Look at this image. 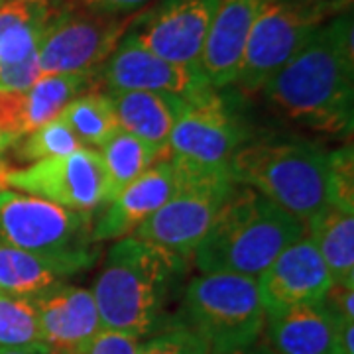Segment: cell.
Instances as JSON below:
<instances>
[{
    "label": "cell",
    "instance_id": "38",
    "mask_svg": "<svg viewBox=\"0 0 354 354\" xmlns=\"http://www.w3.org/2000/svg\"><path fill=\"white\" fill-rule=\"evenodd\" d=\"M0 2H2V0H0Z\"/></svg>",
    "mask_w": 354,
    "mask_h": 354
},
{
    "label": "cell",
    "instance_id": "12",
    "mask_svg": "<svg viewBox=\"0 0 354 354\" xmlns=\"http://www.w3.org/2000/svg\"><path fill=\"white\" fill-rule=\"evenodd\" d=\"M221 0H158L136 14L128 32L171 64L199 67L203 44Z\"/></svg>",
    "mask_w": 354,
    "mask_h": 354
},
{
    "label": "cell",
    "instance_id": "1",
    "mask_svg": "<svg viewBox=\"0 0 354 354\" xmlns=\"http://www.w3.org/2000/svg\"><path fill=\"white\" fill-rule=\"evenodd\" d=\"M266 104L321 134H351L354 116L353 10L337 14L258 91Z\"/></svg>",
    "mask_w": 354,
    "mask_h": 354
},
{
    "label": "cell",
    "instance_id": "28",
    "mask_svg": "<svg viewBox=\"0 0 354 354\" xmlns=\"http://www.w3.org/2000/svg\"><path fill=\"white\" fill-rule=\"evenodd\" d=\"M140 354H209V344L179 317L142 344Z\"/></svg>",
    "mask_w": 354,
    "mask_h": 354
},
{
    "label": "cell",
    "instance_id": "5",
    "mask_svg": "<svg viewBox=\"0 0 354 354\" xmlns=\"http://www.w3.org/2000/svg\"><path fill=\"white\" fill-rule=\"evenodd\" d=\"M185 325L209 344V354L246 348L262 339L266 311L258 281L239 274H201L183 293Z\"/></svg>",
    "mask_w": 354,
    "mask_h": 354
},
{
    "label": "cell",
    "instance_id": "11",
    "mask_svg": "<svg viewBox=\"0 0 354 354\" xmlns=\"http://www.w3.org/2000/svg\"><path fill=\"white\" fill-rule=\"evenodd\" d=\"M4 185L6 189L12 187L18 193L88 215L111 203L101 156L91 148H79L73 153L41 160L20 169L8 167Z\"/></svg>",
    "mask_w": 354,
    "mask_h": 354
},
{
    "label": "cell",
    "instance_id": "7",
    "mask_svg": "<svg viewBox=\"0 0 354 354\" xmlns=\"http://www.w3.org/2000/svg\"><path fill=\"white\" fill-rule=\"evenodd\" d=\"M234 185L236 183L228 174L185 167V179L179 189L132 236L183 258H191L197 244L215 223Z\"/></svg>",
    "mask_w": 354,
    "mask_h": 354
},
{
    "label": "cell",
    "instance_id": "30",
    "mask_svg": "<svg viewBox=\"0 0 354 354\" xmlns=\"http://www.w3.org/2000/svg\"><path fill=\"white\" fill-rule=\"evenodd\" d=\"M142 344H144L142 339L130 337L124 333H116V330L102 329L75 354H140Z\"/></svg>",
    "mask_w": 354,
    "mask_h": 354
},
{
    "label": "cell",
    "instance_id": "15",
    "mask_svg": "<svg viewBox=\"0 0 354 354\" xmlns=\"http://www.w3.org/2000/svg\"><path fill=\"white\" fill-rule=\"evenodd\" d=\"M266 317L327 297L333 279L311 239L290 244L256 278Z\"/></svg>",
    "mask_w": 354,
    "mask_h": 354
},
{
    "label": "cell",
    "instance_id": "19",
    "mask_svg": "<svg viewBox=\"0 0 354 354\" xmlns=\"http://www.w3.org/2000/svg\"><path fill=\"white\" fill-rule=\"evenodd\" d=\"M99 248L75 252H26L0 244V291L18 297H36L65 279L87 272L99 260Z\"/></svg>",
    "mask_w": 354,
    "mask_h": 354
},
{
    "label": "cell",
    "instance_id": "17",
    "mask_svg": "<svg viewBox=\"0 0 354 354\" xmlns=\"http://www.w3.org/2000/svg\"><path fill=\"white\" fill-rule=\"evenodd\" d=\"M39 330L50 354H75L102 330L93 293L71 283H57L34 297Z\"/></svg>",
    "mask_w": 354,
    "mask_h": 354
},
{
    "label": "cell",
    "instance_id": "16",
    "mask_svg": "<svg viewBox=\"0 0 354 354\" xmlns=\"http://www.w3.org/2000/svg\"><path fill=\"white\" fill-rule=\"evenodd\" d=\"M185 179V167L165 156L120 191L93 225V241H120L132 236L150 216L164 207Z\"/></svg>",
    "mask_w": 354,
    "mask_h": 354
},
{
    "label": "cell",
    "instance_id": "9",
    "mask_svg": "<svg viewBox=\"0 0 354 354\" xmlns=\"http://www.w3.org/2000/svg\"><path fill=\"white\" fill-rule=\"evenodd\" d=\"M134 18L55 8L39 41L41 75L99 73Z\"/></svg>",
    "mask_w": 354,
    "mask_h": 354
},
{
    "label": "cell",
    "instance_id": "24",
    "mask_svg": "<svg viewBox=\"0 0 354 354\" xmlns=\"http://www.w3.org/2000/svg\"><path fill=\"white\" fill-rule=\"evenodd\" d=\"M99 156L106 171L109 193L113 201L120 191L128 187L134 179H138L144 171H148L158 160L165 158L167 153L156 150L148 142L118 128L99 148Z\"/></svg>",
    "mask_w": 354,
    "mask_h": 354
},
{
    "label": "cell",
    "instance_id": "20",
    "mask_svg": "<svg viewBox=\"0 0 354 354\" xmlns=\"http://www.w3.org/2000/svg\"><path fill=\"white\" fill-rule=\"evenodd\" d=\"M342 319L325 299L266 317L274 354H339Z\"/></svg>",
    "mask_w": 354,
    "mask_h": 354
},
{
    "label": "cell",
    "instance_id": "23",
    "mask_svg": "<svg viewBox=\"0 0 354 354\" xmlns=\"http://www.w3.org/2000/svg\"><path fill=\"white\" fill-rule=\"evenodd\" d=\"M305 236L317 246L333 283L354 286V213L330 207L305 227Z\"/></svg>",
    "mask_w": 354,
    "mask_h": 354
},
{
    "label": "cell",
    "instance_id": "3",
    "mask_svg": "<svg viewBox=\"0 0 354 354\" xmlns=\"http://www.w3.org/2000/svg\"><path fill=\"white\" fill-rule=\"evenodd\" d=\"M304 236V223L252 187L236 183L191 258L201 274L258 278L290 244Z\"/></svg>",
    "mask_w": 354,
    "mask_h": 354
},
{
    "label": "cell",
    "instance_id": "26",
    "mask_svg": "<svg viewBox=\"0 0 354 354\" xmlns=\"http://www.w3.org/2000/svg\"><path fill=\"white\" fill-rule=\"evenodd\" d=\"M36 346L46 344L34 297H18L0 291V351Z\"/></svg>",
    "mask_w": 354,
    "mask_h": 354
},
{
    "label": "cell",
    "instance_id": "2",
    "mask_svg": "<svg viewBox=\"0 0 354 354\" xmlns=\"http://www.w3.org/2000/svg\"><path fill=\"white\" fill-rule=\"evenodd\" d=\"M187 260L136 236L114 241L91 291L102 329L144 339L164 327L165 307Z\"/></svg>",
    "mask_w": 354,
    "mask_h": 354
},
{
    "label": "cell",
    "instance_id": "10",
    "mask_svg": "<svg viewBox=\"0 0 354 354\" xmlns=\"http://www.w3.org/2000/svg\"><path fill=\"white\" fill-rule=\"evenodd\" d=\"M93 215L18 191H0V244L26 252L62 254L91 248Z\"/></svg>",
    "mask_w": 354,
    "mask_h": 354
},
{
    "label": "cell",
    "instance_id": "21",
    "mask_svg": "<svg viewBox=\"0 0 354 354\" xmlns=\"http://www.w3.org/2000/svg\"><path fill=\"white\" fill-rule=\"evenodd\" d=\"M106 95L118 128L167 153V140L185 106V99L152 91H114Z\"/></svg>",
    "mask_w": 354,
    "mask_h": 354
},
{
    "label": "cell",
    "instance_id": "32",
    "mask_svg": "<svg viewBox=\"0 0 354 354\" xmlns=\"http://www.w3.org/2000/svg\"><path fill=\"white\" fill-rule=\"evenodd\" d=\"M0 354H50L48 346H36V348H10V351H0Z\"/></svg>",
    "mask_w": 354,
    "mask_h": 354
},
{
    "label": "cell",
    "instance_id": "14",
    "mask_svg": "<svg viewBox=\"0 0 354 354\" xmlns=\"http://www.w3.org/2000/svg\"><path fill=\"white\" fill-rule=\"evenodd\" d=\"M101 87L97 73L41 75L28 91L0 88V142L14 146L26 134L55 120L69 102Z\"/></svg>",
    "mask_w": 354,
    "mask_h": 354
},
{
    "label": "cell",
    "instance_id": "6",
    "mask_svg": "<svg viewBox=\"0 0 354 354\" xmlns=\"http://www.w3.org/2000/svg\"><path fill=\"white\" fill-rule=\"evenodd\" d=\"M335 14L325 4L266 0L254 20L234 85L256 95Z\"/></svg>",
    "mask_w": 354,
    "mask_h": 354
},
{
    "label": "cell",
    "instance_id": "33",
    "mask_svg": "<svg viewBox=\"0 0 354 354\" xmlns=\"http://www.w3.org/2000/svg\"><path fill=\"white\" fill-rule=\"evenodd\" d=\"M330 6L335 14H344L353 10V0H330Z\"/></svg>",
    "mask_w": 354,
    "mask_h": 354
},
{
    "label": "cell",
    "instance_id": "34",
    "mask_svg": "<svg viewBox=\"0 0 354 354\" xmlns=\"http://www.w3.org/2000/svg\"><path fill=\"white\" fill-rule=\"evenodd\" d=\"M274 2H295V4H325V6H329L330 12L335 14L333 6H330V0H274ZM335 16H337V14H335Z\"/></svg>",
    "mask_w": 354,
    "mask_h": 354
},
{
    "label": "cell",
    "instance_id": "35",
    "mask_svg": "<svg viewBox=\"0 0 354 354\" xmlns=\"http://www.w3.org/2000/svg\"><path fill=\"white\" fill-rule=\"evenodd\" d=\"M6 171H8V164L0 158V191L6 189V185H4V176H6Z\"/></svg>",
    "mask_w": 354,
    "mask_h": 354
},
{
    "label": "cell",
    "instance_id": "4",
    "mask_svg": "<svg viewBox=\"0 0 354 354\" xmlns=\"http://www.w3.org/2000/svg\"><path fill=\"white\" fill-rule=\"evenodd\" d=\"M228 174L276 203L305 227L333 207V158L321 144L301 138L248 140Z\"/></svg>",
    "mask_w": 354,
    "mask_h": 354
},
{
    "label": "cell",
    "instance_id": "36",
    "mask_svg": "<svg viewBox=\"0 0 354 354\" xmlns=\"http://www.w3.org/2000/svg\"><path fill=\"white\" fill-rule=\"evenodd\" d=\"M4 150H6V148H4V144H2V142H0V153L4 152Z\"/></svg>",
    "mask_w": 354,
    "mask_h": 354
},
{
    "label": "cell",
    "instance_id": "29",
    "mask_svg": "<svg viewBox=\"0 0 354 354\" xmlns=\"http://www.w3.org/2000/svg\"><path fill=\"white\" fill-rule=\"evenodd\" d=\"M158 0H51L57 10H81L102 16H136Z\"/></svg>",
    "mask_w": 354,
    "mask_h": 354
},
{
    "label": "cell",
    "instance_id": "37",
    "mask_svg": "<svg viewBox=\"0 0 354 354\" xmlns=\"http://www.w3.org/2000/svg\"><path fill=\"white\" fill-rule=\"evenodd\" d=\"M32 2H44V0H32Z\"/></svg>",
    "mask_w": 354,
    "mask_h": 354
},
{
    "label": "cell",
    "instance_id": "27",
    "mask_svg": "<svg viewBox=\"0 0 354 354\" xmlns=\"http://www.w3.org/2000/svg\"><path fill=\"white\" fill-rule=\"evenodd\" d=\"M14 146H16L18 160L28 162V164L67 156V153H73L79 148H83L81 142L75 138V134L65 127L62 118H55L48 124L36 128L34 132L18 140Z\"/></svg>",
    "mask_w": 354,
    "mask_h": 354
},
{
    "label": "cell",
    "instance_id": "18",
    "mask_svg": "<svg viewBox=\"0 0 354 354\" xmlns=\"http://www.w3.org/2000/svg\"><path fill=\"white\" fill-rule=\"evenodd\" d=\"M266 0H221L203 44L199 69L215 91L234 85L254 20Z\"/></svg>",
    "mask_w": 354,
    "mask_h": 354
},
{
    "label": "cell",
    "instance_id": "8",
    "mask_svg": "<svg viewBox=\"0 0 354 354\" xmlns=\"http://www.w3.org/2000/svg\"><path fill=\"white\" fill-rule=\"evenodd\" d=\"M248 140L250 132L230 102L211 91L185 101L167 140V156L189 169L228 174L234 153Z\"/></svg>",
    "mask_w": 354,
    "mask_h": 354
},
{
    "label": "cell",
    "instance_id": "25",
    "mask_svg": "<svg viewBox=\"0 0 354 354\" xmlns=\"http://www.w3.org/2000/svg\"><path fill=\"white\" fill-rule=\"evenodd\" d=\"M65 122L83 148H101L118 130L113 104L106 93L93 91L77 97L57 116Z\"/></svg>",
    "mask_w": 354,
    "mask_h": 354
},
{
    "label": "cell",
    "instance_id": "31",
    "mask_svg": "<svg viewBox=\"0 0 354 354\" xmlns=\"http://www.w3.org/2000/svg\"><path fill=\"white\" fill-rule=\"evenodd\" d=\"M227 354H274V351L270 348V344L268 342H254L250 346H246V348H239V351H232V353Z\"/></svg>",
    "mask_w": 354,
    "mask_h": 354
},
{
    "label": "cell",
    "instance_id": "22",
    "mask_svg": "<svg viewBox=\"0 0 354 354\" xmlns=\"http://www.w3.org/2000/svg\"><path fill=\"white\" fill-rule=\"evenodd\" d=\"M53 12L51 0L0 2V67L38 57L41 34Z\"/></svg>",
    "mask_w": 354,
    "mask_h": 354
},
{
    "label": "cell",
    "instance_id": "13",
    "mask_svg": "<svg viewBox=\"0 0 354 354\" xmlns=\"http://www.w3.org/2000/svg\"><path fill=\"white\" fill-rule=\"evenodd\" d=\"M97 77L104 93L152 91L191 101L215 91L207 83L199 67L167 62L140 46L130 32H127L111 57L102 64Z\"/></svg>",
    "mask_w": 354,
    "mask_h": 354
}]
</instances>
